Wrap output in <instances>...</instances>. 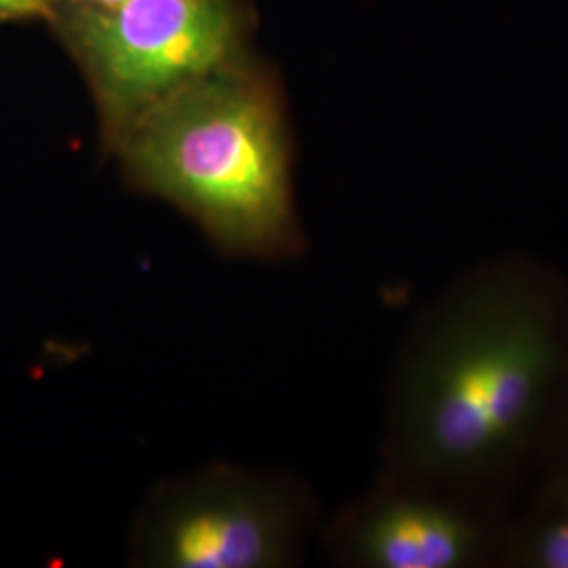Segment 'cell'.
Masks as SVG:
<instances>
[{
	"mask_svg": "<svg viewBox=\"0 0 568 568\" xmlns=\"http://www.w3.org/2000/svg\"><path fill=\"white\" fill-rule=\"evenodd\" d=\"M567 321L568 284L532 257L504 255L462 274L400 352L387 476L493 504L544 457Z\"/></svg>",
	"mask_w": 568,
	"mask_h": 568,
	"instance_id": "cell-1",
	"label": "cell"
},
{
	"mask_svg": "<svg viewBox=\"0 0 568 568\" xmlns=\"http://www.w3.org/2000/svg\"><path fill=\"white\" fill-rule=\"evenodd\" d=\"M116 145L133 183L180 209L225 260L304 255L283 112L262 87L211 74L148 110Z\"/></svg>",
	"mask_w": 568,
	"mask_h": 568,
	"instance_id": "cell-2",
	"label": "cell"
},
{
	"mask_svg": "<svg viewBox=\"0 0 568 568\" xmlns=\"http://www.w3.org/2000/svg\"><path fill=\"white\" fill-rule=\"evenodd\" d=\"M316 501L302 480L232 464L154 488L131 528L140 568H288L304 558Z\"/></svg>",
	"mask_w": 568,
	"mask_h": 568,
	"instance_id": "cell-3",
	"label": "cell"
},
{
	"mask_svg": "<svg viewBox=\"0 0 568 568\" xmlns=\"http://www.w3.org/2000/svg\"><path fill=\"white\" fill-rule=\"evenodd\" d=\"M232 41L222 0H126L98 9L82 44L112 142L156 103L211 77Z\"/></svg>",
	"mask_w": 568,
	"mask_h": 568,
	"instance_id": "cell-4",
	"label": "cell"
},
{
	"mask_svg": "<svg viewBox=\"0 0 568 568\" xmlns=\"http://www.w3.org/2000/svg\"><path fill=\"white\" fill-rule=\"evenodd\" d=\"M490 504L384 474L326 532L333 560L354 568H471L501 554Z\"/></svg>",
	"mask_w": 568,
	"mask_h": 568,
	"instance_id": "cell-5",
	"label": "cell"
},
{
	"mask_svg": "<svg viewBox=\"0 0 568 568\" xmlns=\"http://www.w3.org/2000/svg\"><path fill=\"white\" fill-rule=\"evenodd\" d=\"M499 558L511 567L568 568V516L537 508L527 520L506 527Z\"/></svg>",
	"mask_w": 568,
	"mask_h": 568,
	"instance_id": "cell-6",
	"label": "cell"
},
{
	"mask_svg": "<svg viewBox=\"0 0 568 568\" xmlns=\"http://www.w3.org/2000/svg\"><path fill=\"white\" fill-rule=\"evenodd\" d=\"M568 447V321L567 333H565V354H562V368H560V382L556 392V403L551 413L549 424L548 443L544 448V455L548 457L551 453Z\"/></svg>",
	"mask_w": 568,
	"mask_h": 568,
	"instance_id": "cell-7",
	"label": "cell"
},
{
	"mask_svg": "<svg viewBox=\"0 0 568 568\" xmlns=\"http://www.w3.org/2000/svg\"><path fill=\"white\" fill-rule=\"evenodd\" d=\"M548 457L554 459V471L549 474L548 487L544 490L539 508L568 516V447L560 448Z\"/></svg>",
	"mask_w": 568,
	"mask_h": 568,
	"instance_id": "cell-8",
	"label": "cell"
},
{
	"mask_svg": "<svg viewBox=\"0 0 568 568\" xmlns=\"http://www.w3.org/2000/svg\"><path fill=\"white\" fill-rule=\"evenodd\" d=\"M53 0H0V13H39Z\"/></svg>",
	"mask_w": 568,
	"mask_h": 568,
	"instance_id": "cell-9",
	"label": "cell"
},
{
	"mask_svg": "<svg viewBox=\"0 0 568 568\" xmlns=\"http://www.w3.org/2000/svg\"><path fill=\"white\" fill-rule=\"evenodd\" d=\"M93 4H98V9H114V7H119L122 2H126V0H91Z\"/></svg>",
	"mask_w": 568,
	"mask_h": 568,
	"instance_id": "cell-10",
	"label": "cell"
}]
</instances>
